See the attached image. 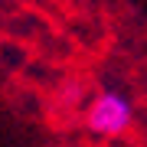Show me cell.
Here are the masks:
<instances>
[{"label":"cell","instance_id":"obj_1","mask_svg":"<svg viewBox=\"0 0 147 147\" xmlns=\"http://www.w3.org/2000/svg\"><path fill=\"white\" fill-rule=\"evenodd\" d=\"M134 118H137L134 98L121 88H101L85 108V127L98 137H118L131 131Z\"/></svg>","mask_w":147,"mask_h":147}]
</instances>
